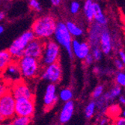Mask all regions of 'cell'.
<instances>
[{
  "mask_svg": "<svg viewBox=\"0 0 125 125\" xmlns=\"http://www.w3.org/2000/svg\"><path fill=\"white\" fill-rule=\"evenodd\" d=\"M118 54H119L120 60L124 63V64H125V52L123 50H120Z\"/></svg>",
  "mask_w": 125,
  "mask_h": 125,
  "instance_id": "obj_33",
  "label": "cell"
},
{
  "mask_svg": "<svg viewBox=\"0 0 125 125\" xmlns=\"http://www.w3.org/2000/svg\"><path fill=\"white\" fill-rule=\"evenodd\" d=\"M84 61H85V64H87V65H91V64H92V63L94 62V58H93V56H92V55L91 54V52L88 54V55H87L85 57V59H83Z\"/></svg>",
  "mask_w": 125,
  "mask_h": 125,
  "instance_id": "obj_31",
  "label": "cell"
},
{
  "mask_svg": "<svg viewBox=\"0 0 125 125\" xmlns=\"http://www.w3.org/2000/svg\"><path fill=\"white\" fill-rule=\"evenodd\" d=\"M0 125H15L12 121H11V120H9V121H4L3 123H2Z\"/></svg>",
  "mask_w": 125,
  "mask_h": 125,
  "instance_id": "obj_36",
  "label": "cell"
},
{
  "mask_svg": "<svg viewBox=\"0 0 125 125\" xmlns=\"http://www.w3.org/2000/svg\"><path fill=\"white\" fill-rule=\"evenodd\" d=\"M8 92H10V85L2 80L0 83V97Z\"/></svg>",
  "mask_w": 125,
  "mask_h": 125,
  "instance_id": "obj_28",
  "label": "cell"
},
{
  "mask_svg": "<svg viewBox=\"0 0 125 125\" xmlns=\"http://www.w3.org/2000/svg\"><path fill=\"white\" fill-rule=\"evenodd\" d=\"M74 109H75V106H74L73 101L70 100V101L65 102L60 112L59 121L62 124H66L67 122L69 121L73 116Z\"/></svg>",
  "mask_w": 125,
  "mask_h": 125,
  "instance_id": "obj_16",
  "label": "cell"
},
{
  "mask_svg": "<svg viewBox=\"0 0 125 125\" xmlns=\"http://www.w3.org/2000/svg\"><path fill=\"white\" fill-rule=\"evenodd\" d=\"M119 101H120V103H121V104L125 105V97L121 96V97H119Z\"/></svg>",
  "mask_w": 125,
  "mask_h": 125,
  "instance_id": "obj_39",
  "label": "cell"
},
{
  "mask_svg": "<svg viewBox=\"0 0 125 125\" xmlns=\"http://www.w3.org/2000/svg\"><path fill=\"white\" fill-rule=\"evenodd\" d=\"M56 24L57 22L53 16L50 14L43 15L33 22L31 30L35 38L45 41L53 37Z\"/></svg>",
  "mask_w": 125,
  "mask_h": 125,
  "instance_id": "obj_1",
  "label": "cell"
},
{
  "mask_svg": "<svg viewBox=\"0 0 125 125\" xmlns=\"http://www.w3.org/2000/svg\"><path fill=\"white\" fill-rule=\"evenodd\" d=\"M5 121H6V120L5 119V118L3 117V115L1 114V112H0V124H1L2 123H3Z\"/></svg>",
  "mask_w": 125,
  "mask_h": 125,
  "instance_id": "obj_40",
  "label": "cell"
},
{
  "mask_svg": "<svg viewBox=\"0 0 125 125\" xmlns=\"http://www.w3.org/2000/svg\"><path fill=\"white\" fill-rule=\"evenodd\" d=\"M35 35L31 30H28L23 32L20 36L16 38L13 43H11L8 47V52L12 56L14 60L17 61L22 56L24 55V50L28 43L35 39Z\"/></svg>",
  "mask_w": 125,
  "mask_h": 125,
  "instance_id": "obj_3",
  "label": "cell"
},
{
  "mask_svg": "<svg viewBox=\"0 0 125 125\" xmlns=\"http://www.w3.org/2000/svg\"><path fill=\"white\" fill-rule=\"evenodd\" d=\"M29 8L32 10L35 11V12L39 13L42 11V6L38 0H29Z\"/></svg>",
  "mask_w": 125,
  "mask_h": 125,
  "instance_id": "obj_26",
  "label": "cell"
},
{
  "mask_svg": "<svg viewBox=\"0 0 125 125\" xmlns=\"http://www.w3.org/2000/svg\"><path fill=\"white\" fill-rule=\"evenodd\" d=\"M10 92L15 99L19 97L34 98L33 92L31 87L24 80L21 79L10 85Z\"/></svg>",
  "mask_w": 125,
  "mask_h": 125,
  "instance_id": "obj_9",
  "label": "cell"
},
{
  "mask_svg": "<svg viewBox=\"0 0 125 125\" xmlns=\"http://www.w3.org/2000/svg\"><path fill=\"white\" fill-rule=\"evenodd\" d=\"M2 81V74L0 73V83Z\"/></svg>",
  "mask_w": 125,
  "mask_h": 125,
  "instance_id": "obj_42",
  "label": "cell"
},
{
  "mask_svg": "<svg viewBox=\"0 0 125 125\" xmlns=\"http://www.w3.org/2000/svg\"><path fill=\"white\" fill-rule=\"evenodd\" d=\"M54 41L57 43L59 46L64 48L67 53L71 59H73V55L72 52L71 44L73 41V37L68 31L65 22L59 21L57 22L56 27L53 34Z\"/></svg>",
  "mask_w": 125,
  "mask_h": 125,
  "instance_id": "obj_4",
  "label": "cell"
},
{
  "mask_svg": "<svg viewBox=\"0 0 125 125\" xmlns=\"http://www.w3.org/2000/svg\"><path fill=\"white\" fill-rule=\"evenodd\" d=\"M5 18V14L2 11H0V22L2 21Z\"/></svg>",
  "mask_w": 125,
  "mask_h": 125,
  "instance_id": "obj_37",
  "label": "cell"
},
{
  "mask_svg": "<svg viewBox=\"0 0 125 125\" xmlns=\"http://www.w3.org/2000/svg\"><path fill=\"white\" fill-rule=\"evenodd\" d=\"M15 97L8 92L0 97V112L6 121L15 116Z\"/></svg>",
  "mask_w": 125,
  "mask_h": 125,
  "instance_id": "obj_8",
  "label": "cell"
},
{
  "mask_svg": "<svg viewBox=\"0 0 125 125\" xmlns=\"http://www.w3.org/2000/svg\"><path fill=\"white\" fill-rule=\"evenodd\" d=\"M107 122H108L107 119L103 118V119H102V120L100 121V125H106V124H107Z\"/></svg>",
  "mask_w": 125,
  "mask_h": 125,
  "instance_id": "obj_38",
  "label": "cell"
},
{
  "mask_svg": "<svg viewBox=\"0 0 125 125\" xmlns=\"http://www.w3.org/2000/svg\"><path fill=\"white\" fill-rule=\"evenodd\" d=\"M61 48L54 40L49 39L44 41L43 49L40 62L42 66H47L58 62L60 59Z\"/></svg>",
  "mask_w": 125,
  "mask_h": 125,
  "instance_id": "obj_5",
  "label": "cell"
},
{
  "mask_svg": "<svg viewBox=\"0 0 125 125\" xmlns=\"http://www.w3.org/2000/svg\"><path fill=\"white\" fill-rule=\"evenodd\" d=\"M11 121L15 125H29L31 121V118L30 117L15 115L11 119Z\"/></svg>",
  "mask_w": 125,
  "mask_h": 125,
  "instance_id": "obj_23",
  "label": "cell"
},
{
  "mask_svg": "<svg viewBox=\"0 0 125 125\" xmlns=\"http://www.w3.org/2000/svg\"><path fill=\"white\" fill-rule=\"evenodd\" d=\"M116 125H125V118H119L117 120L116 123H115Z\"/></svg>",
  "mask_w": 125,
  "mask_h": 125,
  "instance_id": "obj_35",
  "label": "cell"
},
{
  "mask_svg": "<svg viewBox=\"0 0 125 125\" xmlns=\"http://www.w3.org/2000/svg\"><path fill=\"white\" fill-rule=\"evenodd\" d=\"M106 28V26H102L97 22H94L91 25L88 35V43L91 48L99 47L100 36Z\"/></svg>",
  "mask_w": 125,
  "mask_h": 125,
  "instance_id": "obj_11",
  "label": "cell"
},
{
  "mask_svg": "<svg viewBox=\"0 0 125 125\" xmlns=\"http://www.w3.org/2000/svg\"><path fill=\"white\" fill-rule=\"evenodd\" d=\"M14 59L10 55L8 50H1L0 51V73H2L6 67L12 62Z\"/></svg>",
  "mask_w": 125,
  "mask_h": 125,
  "instance_id": "obj_19",
  "label": "cell"
},
{
  "mask_svg": "<svg viewBox=\"0 0 125 125\" xmlns=\"http://www.w3.org/2000/svg\"><path fill=\"white\" fill-rule=\"evenodd\" d=\"M121 88L120 85H116L113 88H112L109 92H107L104 95H103V97L107 102L112 101L117 97H118L121 94Z\"/></svg>",
  "mask_w": 125,
  "mask_h": 125,
  "instance_id": "obj_21",
  "label": "cell"
},
{
  "mask_svg": "<svg viewBox=\"0 0 125 125\" xmlns=\"http://www.w3.org/2000/svg\"><path fill=\"white\" fill-rule=\"evenodd\" d=\"M35 104L34 98L19 97L15 100V115L31 118L35 113Z\"/></svg>",
  "mask_w": 125,
  "mask_h": 125,
  "instance_id": "obj_7",
  "label": "cell"
},
{
  "mask_svg": "<svg viewBox=\"0 0 125 125\" xmlns=\"http://www.w3.org/2000/svg\"><path fill=\"white\" fill-rule=\"evenodd\" d=\"M44 41L38 38H35L31 41L26 46L24 50V55L29 56L37 59H40L43 49Z\"/></svg>",
  "mask_w": 125,
  "mask_h": 125,
  "instance_id": "obj_12",
  "label": "cell"
},
{
  "mask_svg": "<svg viewBox=\"0 0 125 125\" xmlns=\"http://www.w3.org/2000/svg\"><path fill=\"white\" fill-rule=\"evenodd\" d=\"M4 31H5V28H4V26H3L2 24H0V35H1L4 32Z\"/></svg>",
  "mask_w": 125,
  "mask_h": 125,
  "instance_id": "obj_41",
  "label": "cell"
},
{
  "mask_svg": "<svg viewBox=\"0 0 125 125\" xmlns=\"http://www.w3.org/2000/svg\"><path fill=\"white\" fill-rule=\"evenodd\" d=\"M73 94V92L71 88H64L60 90V92L59 93V98L63 101V102H67V101H70L72 100Z\"/></svg>",
  "mask_w": 125,
  "mask_h": 125,
  "instance_id": "obj_22",
  "label": "cell"
},
{
  "mask_svg": "<svg viewBox=\"0 0 125 125\" xmlns=\"http://www.w3.org/2000/svg\"><path fill=\"white\" fill-rule=\"evenodd\" d=\"M62 0H50V3L54 7H58L61 5Z\"/></svg>",
  "mask_w": 125,
  "mask_h": 125,
  "instance_id": "obj_34",
  "label": "cell"
},
{
  "mask_svg": "<svg viewBox=\"0 0 125 125\" xmlns=\"http://www.w3.org/2000/svg\"><path fill=\"white\" fill-rule=\"evenodd\" d=\"M93 7H94L93 0H85L83 5V13L87 21L89 22H92L94 20Z\"/></svg>",
  "mask_w": 125,
  "mask_h": 125,
  "instance_id": "obj_20",
  "label": "cell"
},
{
  "mask_svg": "<svg viewBox=\"0 0 125 125\" xmlns=\"http://www.w3.org/2000/svg\"><path fill=\"white\" fill-rule=\"evenodd\" d=\"M123 116H124V118H125V109H124V111L123 112Z\"/></svg>",
  "mask_w": 125,
  "mask_h": 125,
  "instance_id": "obj_43",
  "label": "cell"
},
{
  "mask_svg": "<svg viewBox=\"0 0 125 125\" xmlns=\"http://www.w3.org/2000/svg\"><path fill=\"white\" fill-rule=\"evenodd\" d=\"M104 88L103 85H97L93 91V93H92L93 97L94 99H98L99 97H100L104 93Z\"/></svg>",
  "mask_w": 125,
  "mask_h": 125,
  "instance_id": "obj_29",
  "label": "cell"
},
{
  "mask_svg": "<svg viewBox=\"0 0 125 125\" xmlns=\"http://www.w3.org/2000/svg\"><path fill=\"white\" fill-rule=\"evenodd\" d=\"M93 15H94V20L95 22L102 26H106L107 24V19L104 14L100 5L97 2H94L93 7Z\"/></svg>",
  "mask_w": 125,
  "mask_h": 125,
  "instance_id": "obj_17",
  "label": "cell"
},
{
  "mask_svg": "<svg viewBox=\"0 0 125 125\" xmlns=\"http://www.w3.org/2000/svg\"><path fill=\"white\" fill-rule=\"evenodd\" d=\"M1 74L2 80L9 85L20 80L21 78V74L17 62L13 60L6 67Z\"/></svg>",
  "mask_w": 125,
  "mask_h": 125,
  "instance_id": "obj_10",
  "label": "cell"
},
{
  "mask_svg": "<svg viewBox=\"0 0 125 125\" xmlns=\"http://www.w3.org/2000/svg\"><path fill=\"white\" fill-rule=\"evenodd\" d=\"M115 67H116V68L118 70H120V71H121V70H123L124 69V63L120 60V59H115Z\"/></svg>",
  "mask_w": 125,
  "mask_h": 125,
  "instance_id": "obj_32",
  "label": "cell"
},
{
  "mask_svg": "<svg viewBox=\"0 0 125 125\" xmlns=\"http://www.w3.org/2000/svg\"><path fill=\"white\" fill-rule=\"evenodd\" d=\"M91 49H92V52H91V54L92 55L94 60V61L101 60L102 57H103V52H102L100 47H92Z\"/></svg>",
  "mask_w": 125,
  "mask_h": 125,
  "instance_id": "obj_27",
  "label": "cell"
},
{
  "mask_svg": "<svg viewBox=\"0 0 125 125\" xmlns=\"http://www.w3.org/2000/svg\"><path fill=\"white\" fill-rule=\"evenodd\" d=\"M21 77L24 79H32L38 76L41 71V64L39 59L23 55L17 61Z\"/></svg>",
  "mask_w": 125,
  "mask_h": 125,
  "instance_id": "obj_2",
  "label": "cell"
},
{
  "mask_svg": "<svg viewBox=\"0 0 125 125\" xmlns=\"http://www.w3.org/2000/svg\"><path fill=\"white\" fill-rule=\"evenodd\" d=\"M71 49L73 55L79 59L83 60L85 57L91 52V47L87 41H80L77 39H73Z\"/></svg>",
  "mask_w": 125,
  "mask_h": 125,
  "instance_id": "obj_13",
  "label": "cell"
},
{
  "mask_svg": "<svg viewBox=\"0 0 125 125\" xmlns=\"http://www.w3.org/2000/svg\"><path fill=\"white\" fill-rule=\"evenodd\" d=\"M41 78L49 83L57 84L62 78V69L59 62L44 66L40 73Z\"/></svg>",
  "mask_w": 125,
  "mask_h": 125,
  "instance_id": "obj_6",
  "label": "cell"
},
{
  "mask_svg": "<svg viewBox=\"0 0 125 125\" xmlns=\"http://www.w3.org/2000/svg\"><path fill=\"white\" fill-rule=\"evenodd\" d=\"M116 82L118 85L125 87V73H118V74L116 75Z\"/></svg>",
  "mask_w": 125,
  "mask_h": 125,
  "instance_id": "obj_30",
  "label": "cell"
},
{
  "mask_svg": "<svg viewBox=\"0 0 125 125\" xmlns=\"http://www.w3.org/2000/svg\"><path fill=\"white\" fill-rule=\"evenodd\" d=\"M59 97L57 95V88L56 85L53 83H49L47 85L45 93L43 95V105L45 108L50 109H51L57 102Z\"/></svg>",
  "mask_w": 125,
  "mask_h": 125,
  "instance_id": "obj_14",
  "label": "cell"
},
{
  "mask_svg": "<svg viewBox=\"0 0 125 125\" xmlns=\"http://www.w3.org/2000/svg\"><path fill=\"white\" fill-rule=\"evenodd\" d=\"M99 47L104 55H109L112 49V38L109 31L106 28L105 30L103 31L102 35L100 36V44Z\"/></svg>",
  "mask_w": 125,
  "mask_h": 125,
  "instance_id": "obj_15",
  "label": "cell"
},
{
  "mask_svg": "<svg viewBox=\"0 0 125 125\" xmlns=\"http://www.w3.org/2000/svg\"><path fill=\"white\" fill-rule=\"evenodd\" d=\"M96 109V103L94 101H92L86 106L85 109V115L86 118H91L94 114Z\"/></svg>",
  "mask_w": 125,
  "mask_h": 125,
  "instance_id": "obj_24",
  "label": "cell"
},
{
  "mask_svg": "<svg viewBox=\"0 0 125 125\" xmlns=\"http://www.w3.org/2000/svg\"><path fill=\"white\" fill-rule=\"evenodd\" d=\"M80 8H81V5L79 3L78 1H72L70 4V6H69V10H70V13L73 15H76L77 14L79 10H80Z\"/></svg>",
  "mask_w": 125,
  "mask_h": 125,
  "instance_id": "obj_25",
  "label": "cell"
},
{
  "mask_svg": "<svg viewBox=\"0 0 125 125\" xmlns=\"http://www.w3.org/2000/svg\"><path fill=\"white\" fill-rule=\"evenodd\" d=\"M5 1H7V2H10V1H11V0H5Z\"/></svg>",
  "mask_w": 125,
  "mask_h": 125,
  "instance_id": "obj_44",
  "label": "cell"
},
{
  "mask_svg": "<svg viewBox=\"0 0 125 125\" xmlns=\"http://www.w3.org/2000/svg\"><path fill=\"white\" fill-rule=\"evenodd\" d=\"M65 25L68 31L70 32L73 38H77L84 35V29L81 26H78L76 22L71 20H68L65 22Z\"/></svg>",
  "mask_w": 125,
  "mask_h": 125,
  "instance_id": "obj_18",
  "label": "cell"
}]
</instances>
